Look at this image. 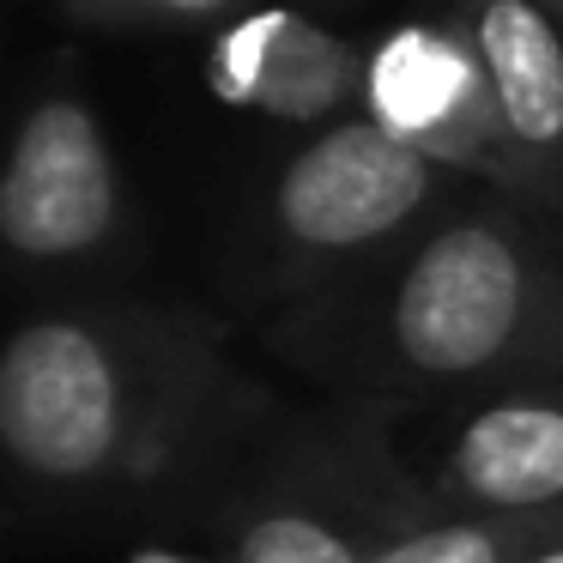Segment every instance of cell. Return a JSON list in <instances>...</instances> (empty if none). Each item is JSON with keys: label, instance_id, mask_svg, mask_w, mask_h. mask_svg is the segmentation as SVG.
I'll return each instance as SVG.
<instances>
[{"label": "cell", "instance_id": "3957f363", "mask_svg": "<svg viewBox=\"0 0 563 563\" xmlns=\"http://www.w3.org/2000/svg\"><path fill=\"white\" fill-rule=\"evenodd\" d=\"M115 224V170L98 122L55 98L25 115L0 183V236L31 261L86 255Z\"/></svg>", "mask_w": 563, "mask_h": 563}, {"label": "cell", "instance_id": "ba28073f", "mask_svg": "<svg viewBox=\"0 0 563 563\" xmlns=\"http://www.w3.org/2000/svg\"><path fill=\"white\" fill-rule=\"evenodd\" d=\"M454 478L485 509H539L563 497V406L503 400L454 442Z\"/></svg>", "mask_w": 563, "mask_h": 563}, {"label": "cell", "instance_id": "52a82bcc", "mask_svg": "<svg viewBox=\"0 0 563 563\" xmlns=\"http://www.w3.org/2000/svg\"><path fill=\"white\" fill-rule=\"evenodd\" d=\"M466 43L497 98V122L515 152L563 146V31L539 0H473Z\"/></svg>", "mask_w": 563, "mask_h": 563}, {"label": "cell", "instance_id": "8fae6325", "mask_svg": "<svg viewBox=\"0 0 563 563\" xmlns=\"http://www.w3.org/2000/svg\"><path fill=\"white\" fill-rule=\"evenodd\" d=\"M134 7L164 13V19H212V13H224V7H236V0H134Z\"/></svg>", "mask_w": 563, "mask_h": 563}, {"label": "cell", "instance_id": "30bf717a", "mask_svg": "<svg viewBox=\"0 0 563 563\" xmlns=\"http://www.w3.org/2000/svg\"><path fill=\"white\" fill-rule=\"evenodd\" d=\"M369 563H503V539L490 527L449 521V527H424L412 539H394Z\"/></svg>", "mask_w": 563, "mask_h": 563}, {"label": "cell", "instance_id": "277c9868", "mask_svg": "<svg viewBox=\"0 0 563 563\" xmlns=\"http://www.w3.org/2000/svg\"><path fill=\"white\" fill-rule=\"evenodd\" d=\"M430 158L376 122H340L297 152L273 212L303 249H364L406 224L430 195Z\"/></svg>", "mask_w": 563, "mask_h": 563}, {"label": "cell", "instance_id": "5bb4252c", "mask_svg": "<svg viewBox=\"0 0 563 563\" xmlns=\"http://www.w3.org/2000/svg\"><path fill=\"white\" fill-rule=\"evenodd\" d=\"M152 563H170V558H152Z\"/></svg>", "mask_w": 563, "mask_h": 563}, {"label": "cell", "instance_id": "8992f818", "mask_svg": "<svg viewBox=\"0 0 563 563\" xmlns=\"http://www.w3.org/2000/svg\"><path fill=\"white\" fill-rule=\"evenodd\" d=\"M364 67L369 55H357L345 37L321 31L303 13H285V7L236 19L207 55V79L224 103L291 128L333 115L364 86Z\"/></svg>", "mask_w": 563, "mask_h": 563}, {"label": "cell", "instance_id": "9c48e42d", "mask_svg": "<svg viewBox=\"0 0 563 563\" xmlns=\"http://www.w3.org/2000/svg\"><path fill=\"white\" fill-rule=\"evenodd\" d=\"M236 563H357V551L309 515H267L249 527Z\"/></svg>", "mask_w": 563, "mask_h": 563}, {"label": "cell", "instance_id": "5b68a950", "mask_svg": "<svg viewBox=\"0 0 563 563\" xmlns=\"http://www.w3.org/2000/svg\"><path fill=\"white\" fill-rule=\"evenodd\" d=\"M364 103L369 122L424 152L430 164H473L509 146L473 43L442 25H400L388 43H376L364 67Z\"/></svg>", "mask_w": 563, "mask_h": 563}, {"label": "cell", "instance_id": "6da1fadb", "mask_svg": "<svg viewBox=\"0 0 563 563\" xmlns=\"http://www.w3.org/2000/svg\"><path fill=\"white\" fill-rule=\"evenodd\" d=\"M527 316V267L490 224H449L394 291V345L424 376H473L509 352Z\"/></svg>", "mask_w": 563, "mask_h": 563}, {"label": "cell", "instance_id": "7c38bea8", "mask_svg": "<svg viewBox=\"0 0 563 563\" xmlns=\"http://www.w3.org/2000/svg\"><path fill=\"white\" fill-rule=\"evenodd\" d=\"M527 563H563V545L558 551H539V558H527Z\"/></svg>", "mask_w": 563, "mask_h": 563}, {"label": "cell", "instance_id": "7a4b0ae2", "mask_svg": "<svg viewBox=\"0 0 563 563\" xmlns=\"http://www.w3.org/2000/svg\"><path fill=\"white\" fill-rule=\"evenodd\" d=\"M0 437L37 478H86L115 454L122 388L98 333L37 321L0 357Z\"/></svg>", "mask_w": 563, "mask_h": 563}, {"label": "cell", "instance_id": "4fadbf2b", "mask_svg": "<svg viewBox=\"0 0 563 563\" xmlns=\"http://www.w3.org/2000/svg\"><path fill=\"white\" fill-rule=\"evenodd\" d=\"M539 7H545L551 19H563V0H539Z\"/></svg>", "mask_w": 563, "mask_h": 563}]
</instances>
